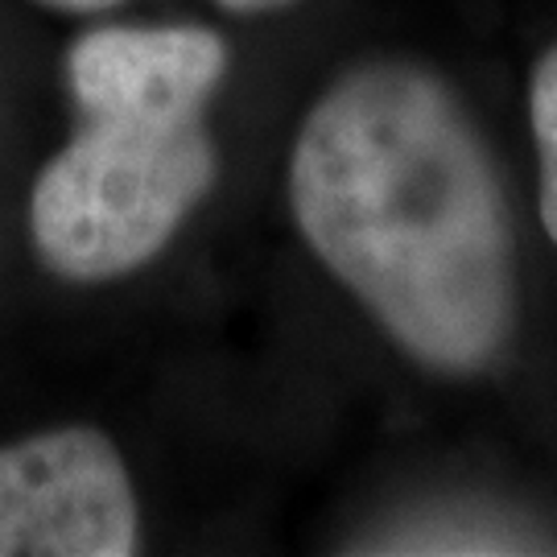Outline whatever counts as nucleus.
Instances as JSON below:
<instances>
[{"mask_svg": "<svg viewBox=\"0 0 557 557\" xmlns=\"http://www.w3.org/2000/svg\"><path fill=\"white\" fill-rule=\"evenodd\" d=\"M46 9H59V13H100V9H112L120 0H38ZM223 9L232 13H269V9H285L294 0H220Z\"/></svg>", "mask_w": 557, "mask_h": 557, "instance_id": "obj_5", "label": "nucleus"}, {"mask_svg": "<svg viewBox=\"0 0 557 557\" xmlns=\"http://www.w3.org/2000/svg\"><path fill=\"white\" fill-rule=\"evenodd\" d=\"M140 512L116 442L66 425L0 446V557H128Z\"/></svg>", "mask_w": 557, "mask_h": 557, "instance_id": "obj_3", "label": "nucleus"}, {"mask_svg": "<svg viewBox=\"0 0 557 557\" xmlns=\"http://www.w3.org/2000/svg\"><path fill=\"white\" fill-rule=\"evenodd\" d=\"M227 46L199 25H103L66 54L75 137L34 182L29 232L62 281H112L153 260L215 182L207 100Z\"/></svg>", "mask_w": 557, "mask_h": 557, "instance_id": "obj_2", "label": "nucleus"}, {"mask_svg": "<svg viewBox=\"0 0 557 557\" xmlns=\"http://www.w3.org/2000/svg\"><path fill=\"white\" fill-rule=\"evenodd\" d=\"M289 202L314 257L409 356L479 372L512 326V236L455 91L409 62L347 71L301 124Z\"/></svg>", "mask_w": 557, "mask_h": 557, "instance_id": "obj_1", "label": "nucleus"}, {"mask_svg": "<svg viewBox=\"0 0 557 557\" xmlns=\"http://www.w3.org/2000/svg\"><path fill=\"white\" fill-rule=\"evenodd\" d=\"M529 116L541 158V223L557 244V46L541 54L529 87Z\"/></svg>", "mask_w": 557, "mask_h": 557, "instance_id": "obj_4", "label": "nucleus"}]
</instances>
